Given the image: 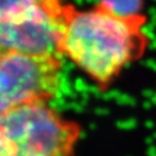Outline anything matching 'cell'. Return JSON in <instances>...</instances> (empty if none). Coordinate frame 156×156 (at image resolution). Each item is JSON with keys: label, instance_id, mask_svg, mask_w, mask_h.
<instances>
[{"label": "cell", "instance_id": "5", "mask_svg": "<svg viewBox=\"0 0 156 156\" xmlns=\"http://www.w3.org/2000/svg\"><path fill=\"white\" fill-rule=\"evenodd\" d=\"M98 5L120 15H138L142 13L144 0H98Z\"/></svg>", "mask_w": 156, "mask_h": 156}, {"label": "cell", "instance_id": "4", "mask_svg": "<svg viewBox=\"0 0 156 156\" xmlns=\"http://www.w3.org/2000/svg\"><path fill=\"white\" fill-rule=\"evenodd\" d=\"M60 84V57L0 52V116L26 104L49 103Z\"/></svg>", "mask_w": 156, "mask_h": 156}, {"label": "cell", "instance_id": "2", "mask_svg": "<svg viewBox=\"0 0 156 156\" xmlns=\"http://www.w3.org/2000/svg\"><path fill=\"white\" fill-rule=\"evenodd\" d=\"M82 129L49 103H31L0 116V156H75Z\"/></svg>", "mask_w": 156, "mask_h": 156}, {"label": "cell", "instance_id": "1", "mask_svg": "<svg viewBox=\"0 0 156 156\" xmlns=\"http://www.w3.org/2000/svg\"><path fill=\"white\" fill-rule=\"evenodd\" d=\"M146 23L145 14L120 15L98 4L88 9L69 5L60 53L104 91L146 53Z\"/></svg>", "mask_w": 156, "mask_h": 156}, {"label": "cell", "instance_id": "3", "mask_svg": "<svg viewBox=\"0 0 156 156\" xmlns=\"http://www.w3.org/2000/svg\"><path fill=\"white\" fill-rule=\"evenodd\" d=\"M68 7L62 0H0V52L62 57Z\"/></svg>", "mask_w": 156, "mask_h": 156}]
</instances>
